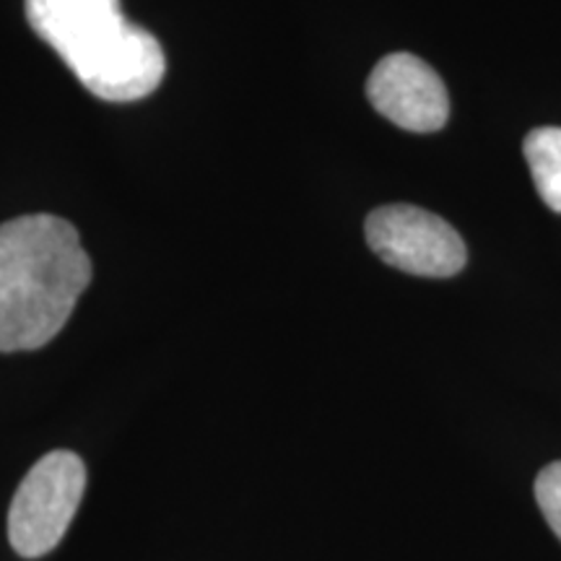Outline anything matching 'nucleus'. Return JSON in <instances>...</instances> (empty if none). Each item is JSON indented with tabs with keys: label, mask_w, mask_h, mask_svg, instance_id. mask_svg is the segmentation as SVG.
<instances>
[{
	"label": "nucleus",
	"mask_w": 561,
	"mask_h": 561,
	"mask_svg": "<svg viewBox=\"0 0 561 561\" xmlns=\"http://www.w3.org/2000/svg\"><path fill=\"white\" fill-rule=\"evenodd\" d=\"M525 161L546 206L561 214V128H536L525 136Z\"/></svg>",
	"instance_id": "423d86ee"
},
{
	"label": "nucleus",
	"mask_w": 561,
	"mask_h": 561,
	"mask_svg": "<svg viewBox=\"0 0 561 561\" xmlns=\"http://www.w3.org/2000/svg\"><path fill=\"white\" fill-rule=\"evenodd\" d=\"M87 491V466L76 453H47L19 483L9 510L11 549L39 559L58 549Z\"/></svg>",
	"instance_id": "7ed1b4c3"
},
{
	"label": "nucleus",
	"mask_w": 561,
	"mask_h": 561,
	"mask_svg": "<svg viewBox=\"0 0 561 561\" xmlns=\"http://www.w3.org/2000/svg\"><path fill=\"white\" fill-rule=\"evenodd\" d=\"M536 502L561 541V460L546 466L536 479Z\"/></svg>",
	"instance_id": "0eeeda50"
},
{
	"label": "nucleus",
	"mask_w": 561,
	"mask_h": 561,
	"mask_svg": "<svg viewBox=\"0 0 561 561\" xmlns=\"http://www.w3.org/2000/svg\"><path fill=\"white\" fill-rule=\"evenodd\" d=\"M89 280L91 261L70 221L32 214L0 224V354L47 346Z\"/></svg>",
	"instance_id": "f257e3e1"
},
{
	"label": "nucleus",
	"mask_w": 561,
	"mask_h": 561,
	"mask_svg": "<svg viewBox=\"0 0 561 561\" xmlns=\"http://www.w3.org/2000/svg\"><path fill=\"white\" fill-rule=\"evenodd\" d=\"M367 96L382 117L411 133H434L450 117V96L437 70L411 53L385 55L371 70Z\"/></svg>",
	"instance_id": "39448f33"
},
{
	"label": "nucleus",
	"mask_w": 561,
	"mask_h": 561,
	"mask_svg": "<svg viewBox=\"0 0 561 561\" xmlns=\"http://www.w3.org/2000/svg\"><path fill=\"white\" fill-rule=\"evenodd\" d=\"M364 234L382 263L411 276L450 278L466 268L468 252L462 237L424 208L392 203L371 210Z\"/></svg>",
	"instance_id": "20e7f679"
},
{
	"label": "nucleus",
	"mask_w": 561,
	"mask_h": 561,
	"mask_svg": "<svg viewBox=\"0 0 561 561\" xmlns=\"http://www.w3.org/2000/svg\"><path fill=\"white\" fill-rule=\"evenodd\" d=\"M26 19L104 102H138L164 79L159 39L123 16L121 0H26Z\"/></svg>",
	"instance_id": "f03ea898"
}]
</instances>
